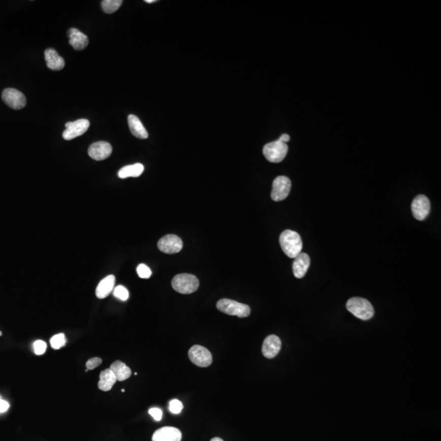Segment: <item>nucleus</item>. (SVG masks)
<instances>
[{
	"mask_svg": "<svg viewBox=\"0 0 441 441\" xmlns=\"http://www.w3.org/2000/svg\"><path fill=\"white\" fill-rule=\"evenodd\" d=\"M280 244L284 253L290 258H295L301 253L302 241L296 231L291 230L283 231L280 234Z\"/></svg>",
	"mask_w": 441,
	"mask_h": 441,
	"instance_id": "obj_1",
	"label": "nucleus"
},
{
	"mask_svg": "<svg viewBox=\"0 0 441 441\" xmlns=\"http://www.w3.org/2000/svg\"><path fill=\"white\" fill-rule=\"evenodd\" d=\"M347 308L353 316L362 320H368L375 316L372 304L362 297H352L347 303Z\"/></svg>",
	"mask_w": 441,
	"mask_h": 441,
	"instance_id": "obj_2",
	"label": "nucleus"
},
{
	"mask_svg": "<svg viewBox=\"0 0 441 441\" xmlns=\"http://www.w3.org/2000/svg\"><path fill=\"white\" fill-rule=\"evenodd\" d=\"M172 286L174 290L182 294H190L199 289V281L194 275H177L172 280Z\"/></svg>",
	"mask_w": 441,
	"mask_h": 441,
	"instance_id": "obj_3",
	"label": "nucleus"
},
{
	"mask_svg": "<svg viewBox=\"0 0 441 441\" xmlns=\"http://www.w3.org/2000/svg\"><path fill=\"white\" fill-rule=\"evenodd\" d=\"M217 308L222 313L229 316H238L240 318L248 317L251 313V309L249 306L227 298L219 300L217 303Z\"/></svg>",
	"mask_w": 441,
	"mask_h": 441,
	"instance_id": "obj_4",
	"label": "nucleus"
},
{
	"mask_svg": "<svg viewBox=\"0 0 441 441\" xmlns=\"http://www.w3.org/2000/svg\"><path fill=\"white\" fill-rule=\"evenodd\" d=\"M288 151H289V147L286 143H281L277 140L264 146L263 155L268 161L272 163H280L286 157Z\"/></svg>",
	"mask_w": 441,
	"mask_h": 441,
	"instance_id": "obj_5",
	"label": "nucleus"
},
{
	"mask_svg": "<svg viewBox=\"0 0 441 441\" xmlns=\"http://www.w3.org/2000/svg\"><path fill=\"white\" fill-rule=\"evenodd\" d=\"M188 356L193 364L201 368L209 367V365H211L213 362L211 352L202 346H193L189 350Z\"/></svg>",
	"mask_w": 441,
	"mask_h": 441,
	"instance_id": "obj_6",
	"label": "nucleus"
},
{
	"mask_svg": "<svg viewBox=\"0 0 441 441\" xmlns=\"http://www.w3.org/2000/svg\"><path fill=\"white\" fill-rule=\"evenodd\" d=\"M290 179L285 176H280L275 179L272 184V199L276 202L282 201L289 196L290 193Z\"/></svg>",
	"mask_w": 441,
	"mask_h": 441,
	"instance_id": "obj_7",
	"label": "nucleus"
},
{
	"mask_svg": "<svg viewBox=\"0 0 441 441\" xmlns=\"http://www.w3.org/2000/svg\"><path fill=\"white\" fill-rule=\"evenodd\" d=\"M65 126L66 128L63 132L62 137L65 140L70 141L85 133L90 126V122L88 119H78L75 122H68Z\"/></svg>",
	"mask_w": 441,
	"mask_h": 441,
	"instance_id": "obj_8",
	"label": "nucleus"
},
{
	"mask_svg": "<svg viewBox=\"0 0 441 441\" xmlns=\"http://www.w3.org/2000/svg\"><path fill=\"white\" fill-rule=\"evenodd\" d=\"M158 248L160 251L167 254L178 253L183 248L182 239L176 234H167L159 240Z\"/></svg>",
	"mask_w": 441,
	"mask_h": 441,
	"instance_id": "obj_9",
	"label": "nucleus"
},
{
	"mask_svg": "<svg viewBox=\"0 0 441 441\" xmlns=\"http://www.w3.org/2000/svg\"><path fill=\"white\" fill-rule=\"evenodd\" d=\"M2 99L5 104L14 110H21L26 105L25 95L15 88H6L4 90Z\"/></svg>",
	"mask_w": 441,
	"mask_h": 441,
	"instance_id": "obj_10",
	"label": "nucleus"
},
{
	"mask_svg": "<svg viewBox=\"0 0 441 441\" xmlns=\"http://www.w3.org/2000/svg\"><path fill=\"white\" fill-rule=\"evenodd\" d=\"M413 215L418 221H423L427 218L431 211V203L427 196L419 195L415 197L411 205Z\"/></svg>",
	"mask_w": 441,
	"mask_h": 441,
	"instance_id": "obj_11",
	"label": "nucleus"
},
{
	"mask_svg": "<svg viewBox=\"0 0 441 441\" xmlns=\"http://www.w3.org/2000/svg\"><path fill=\"white\" fill-rule=\"evenodd\" d=\"M88 155L92 159L100 161L104 160L111 156L112 153V147L107 142H97L91 145L88 148Z\"/></svg>",
	"mask_w": 441,
	"mask_h": 441,
	"instance_id": "obj_12",
	"label": "nucleus"
},
{
	"mask_svg": "<svg viewBox=\"0 0 441 441\" xmlns=\"http://www.w3.org/2000/svg\"><path fill=\"white\" fill-rule=\"evenodd\" d=\"M182 434L180 430L174 427H163L153 434L152 441H181Z\"/></svg>",
	"mask_w": 441,
	"mask_h": 441,
	"instance_id": "obj_13",
	"label": "nucleus"
},
{
	"mask_svg": "<svg viewBox=\"0 0 441 441\" xmlns=\"http://www.w3.org/2000/svg\"><path fill=\"white\" fill-rule=\"evenodd\" d=\"M281 349V341L280 337L272 334L266 337L262 345V354L267 359H273L278 355Z\"/></svg>",
	"mask_w": 441,
	"mask_h": 441,
	"instance_id": "obj_14",
	"label": "nucleus"
},
{
	"mask_svg": "<svg viewBox=\"0 0 441 441\" xmlns=\"http://www.w3.org/2000/svg\"><path fill=\"white\" fill-rule=\"evenodd\" d=\"M311 265V259L308 253H301L295 257L293 263V272L295 277L303 278Z\"/></svg>",
	"mask_w": 441,
	"mask_h": 441,
	"instance_id": "obj_15",
	"label": "nucleus"
},
{
	"mask_svg": "<svg viewBox=\"0 0 441 441\" xmlns=\"http://www.w3.org/2000/svg\"><path fill=\"white\" fill-rule=\"evenodd\" d=\"M68 37L70 38L69 44L76 50H83L88 47L89 43L88 36L76 28H71L68 30Z\"/></svg>",
	"mask_w": 441,
	"mask_h": 441,
	"instance_id": "obj_16",
	"label": "nucleus"
},
{
	"mask_svg": "<svg viewBox=\"0 0 441 441\" xmlns=\"http://www.w3.org/2000/svg\"><path fill=\"white\" fill-rule=\"evenodd\" d=\"M47 66L52 71H61L65 66L64 59L53 48H48L44 52Z\"/></svg>",
	"mask_w": 441,
	"mask_h": 441,
	"instance_id": "obj_17",
	"label": "nucleus"
},
{
	"mask_svg": "<svg viewBox=\"0 0 441 441\" xmlns=\"http://www.w3.org/2000/svg\"><path fill=\"white\" fill-rule=\"evenodd\" d=\"M115 277L113 275L105 277L100 280L96 287V295L99 299H104L108 297L115 289Z\"/></svg>",
	"mask_w": 441,
	"mask_h": 441,
	"instance_id": "obj_18",
	"label": "nucleus"
},
{
	"mask_svg": "<svg viewBox=\"0 0 441 441\" xmlns=\"http://www.w3.org/2000/svg\"><path fill=\"white\" fill-rule=\"evenodd\" d=\"M128 121L130 131L134 137L140 138V139L148 138V132L138 116L134 115H128Z\"/></svg>",
	"mask_w": 441,
	"mask_h": 441,
	"instance_id": "obj_19",
	"label": "nucleus"
},
{
	"mask_svg": "<svg viewBox=\"0 0 441 441\" xmlns=\"http://www.w3.org/2000/svg\"><path fill=\"white\" fill-rule=\"evenodd\" d=\"M110 369L113 372L116 380L119 381V382L127 380L132 375V371L130 369L129 367L126 365L123 362L119 361V360L114 362L113 364H111V367H110Z\"/></svg>",
	"mask_w": 441,
	"mask_h": 441,
	"instance_id": "obj_20",
	"label": "nucleus"
},
{
	"mask_svg": "<svg viewBox=\"0 0 441 441\" xmlns=\"http://www.w3.org/2000/svg\"><path fill=\"white\" fill-rule=\"evenodd\" d=\"M115 375L110 368L103 370L100 374V380L98 382V388L100 391H109L112 389L116 383Z\"/></svg>",
	"mask_w": 441,
	"mask_h": 441,
	"instance_id": "obj_21",
	"label": "nucleus"
},
{
	"mask_svg": "<svg viewBox=\"0 0 441 441\" xmlns=\"http://www.w3.org/2000/svg\"><path fill=\"white\" fill-rule=\"evenodd\" d=\"M144 166L142 163H135L132 165L124 166L119 170L118 176L119 178L124 179L128 178H138L143 174Z\"/></svg>",
	"mask_w": 441,
	"mask_h": 441,
	"instance_id": "obj_22",
	"label": "nucleus"
},
{
	"mask_svg": "<svg viewBox=\"0 0 441 441\" xmlns=\"http://www.w3.org/2000/svg\"><path fill=\"white\" fill-rule=\"evenodd\" d=\"M122 4V0H103L101 2V8L105 13L111 14L115 13L120 8Z\"/></svg>",
	"mask_w": 441,
	"mask_h": 441,
	"instance_id": "obj_23",
	"label": "nucleus"
},
{
	"mask_svg": "<svg viewBox=\"0 0 441 441\" xmlns=\"http://www.w3.org/2000/svg\"><path fill=\"white\" fill-rule=\"evenodd\" d=\"M65 343H66V339L64 333H58L50 339L51 347L55 350L60 349L65 345Z\"/></svg>",
	"mask_w": 441,
	"mask_h": 441,
	"instance_id": "obj_24",
	"label": "nucleus"
},
{
	"mask_svg": "<svg viewBox=\"0 0 441 441\" xmlns=\"http://www.w3.org/2000/svg\"><path fill=\"white\" fill-rule=\"evenodd\" d=\"M113 294L116 298L119 299L121 301H127L129 297V292H128V289L122 285L115 287L113 290Z\"/></svg>",
	"mask_w": 441,
	"mask_h": 441,
	"instance_id": "obj_25",
	"label": "nucleus"
},
{
	"mask_svg": "<svg viewBox=\"0 0 441 441\" xmlns=\"http://www.w3.org/2000/svg\"><path fill=\"white\" fill-rule=\"evenodd\" d=\"M137 272L138 276L142 279H149L152 274L151 269L145 264H140L137 268Z\"/></svg>",
	"mask_w": 441,
	"mask_h": 441,
	"instance_id": "obj_26",
	"label": "nucleus"
},
{
	"mask_svg": "<svg viewBox=\"0 0 441 441\" xmlns=\"http://www.w3.org/2000/svg\"><path fill=\"white\" fill-rule=\"evenodd\" d=\"M168 408H169V411L172 414H179L182 412V410H183V404L178 399H172L171 401L169 402V407Z\"/></svg>",
	"mask_w": 441,
	"mask_h": 441,
	"instance_id": "obj_27",
	"label": "nucleus"
},
{
	"mask_svg": "<svg viewBox=\"0 0 441 441\" xmlns=\"http://www.w3.org/2000/svg\"><path fill=\"white\" fill-rule=\"evenodd\" d=\"M33 351L36 355L41 356L43 354L45 353L47 349V344L45 342L42 340H37L33 343Z\"/></svg>",
	"mask_w": 441,
	"mask_h": 441,
	"instance_id": "obj_28",
	"label": "nucleus"
},
{
	"mask_svg": "<svg viewBox=\"0 0 441 441\" xmlns=\"http://www.w3.org/2000/svg\"><path fill=\"white\" fill-rule=\"evenodd\" d=\"M103 360L99 357L91 358L90 360H88L86 363V368L88 370H92L97 368L100 364H101Z\"/></svg>",
	"mask_w": 441,
	"mask_h": 441,
	"instance_id": "obj_29",
	"label": "nucleus"
},
{
	"mask_svg": "<svg viewBox=\"0 0 441 441\" xmlns=\"http://www.w3.org/2000/svg\"><path fill=\"white\" fill-rule=\"evenodd\" d=\"M148 412L149 414L157 422H159V421L161 420L162 417H163V412H162V410L160 409L151 408L149 410Z\"/></svg>",
	"mask_w": 441,
	"mask_h": 441,
	"instance_id": "obj_30",
	"label": "nucleus"
},
{
	"mask_svg": "<svg viewBox=\"0 0 441 441\" xmlns=\"http://www.w3.org/2000/svg\"><path fill=\"white\" fill-rule=\"evenodd\" d=\"M9 407H10V404H9V402L0 397V414L7 412L9 410Z\"/></svg>",
	"mask_w": 441,
	"mask_h": 441,
	"instance_id": "obj_31",
	"label": "nucleus"
},
{
	"mask_svg": "<svg viewBox=\"0 0 441 441\" xmlns=\"http://www.w3.org/2000/svg\"><path fill=\"white\" fill-rule=\"evenodd\" d=\"M290 140V137L288 134H283L282 136L280 137L279 141L281 143H286Z\"/></svg>",
	"mask_w": 441,
	"mask_h": 441,
	"instance_id": "obj_32",
	"label": "nucleus"
},
{
	"mask_svg": "<svg viewBox=\"0 0 441 441\" xmlns=\"http://www.w3.org/2000/svg\"><path fill=\"white\" fill-rule=\"evenodd\" d=\"M210 441H224V440H223V439H221V438H219V437H214V438H213V439H212L211 440H210Z\"/></svg>",
	"mask_w": 441,
	"mask_h": 441,
	"instance_id": "obj_33",
	"label": "nucleus"
},
{
	"mask_svg": "<svg viewBox=\"0 0 441 441\" xmlns=\"http://www.w3.org/2000/svg\"><path fill=\"white\" fill-rule=\"evenodd\" d=\"M145 2L147 3V4H153V3L156 2V0H146Z\"/></svg>",
	"mask_w": 441,
	"mask_h": 441,
	"instance_id": "obj_34",
	"label": "nucleus"
},
{
	"mask_svg": "<svg viewBox=\"0 0 441 441\" xmlns=\"http://www.w3.org/2000/svg\"><path fill=\"white\" fill-rule=\"evenodd\" d=\"M1 335H2V332H0V336H1Z\"/></svg>",
	"mask_w": 441,
	"mask_h": 441,
	"instance_id": "obj_35",
	"label": "nucleus"
}]
</instances>
